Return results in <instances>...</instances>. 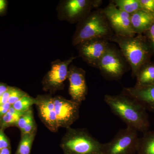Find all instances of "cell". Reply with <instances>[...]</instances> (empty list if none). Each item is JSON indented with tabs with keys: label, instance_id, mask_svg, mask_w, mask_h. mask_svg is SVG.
<instances>
[{
	"label": "cell",
	"instance_id": "cell-18",
	"mask_svg": "<svg viewBox=\"0 0 154 154\" xmlns=\"http://www.w3.org/2000/svg\"><path fill=\"white\" fill-rule=\"evenodd\" d=\"M25 112L15 110L12 105L0 120V128L3 130L11 126H16L21 116Z\"/></svg>",
	"mask_w": 154,
	"mask_h": 154
},
{
	"label": "cell",
	"instance_id": "cell-9",
	"mask_svg": "<svg viewBox=\"0 0 154 154\" xmlns=\"http://www.w3.org/2000/svg\"><path fill=\"white\" fill-rule=\"evenodd\" d=\"M53 99L59 128L71 127L79 117L81 105L60 96H56Z\"/></svg>",
	"mask_w": 154,
	"mask_h": 154
},
{
	"label": "cell",
	"instance_id": "cell-15",
	"mask_svg": "<svg viewBox=\"0 0 154 154\" xmlns=\"http://www.w3.org/2000/svg\"><path fill=\"white\" fill-rule=\"evenodd\" d=\"M154 21V16L142 10L131 15V22L135 34L145 33Z\"/></svg>",
	"mask_w": 154,
	"mask_h": 154
},
{
	"label": "cell",
	"instance_id": "cell-30",
	"mask_svg": "<svg viewBox=\"0 0 154 154\" xmlns=\"http://www.w3.org/2000/svg\"><path fill=\"white\" fill-rule=\"evenodd\" d=\"M9 87L3 83H0V96L8 90Z\"/></svg>",
	"mask_w": 154,
	"mask_h": 154
},
{
	"label": "cell",
	"instance_id": "cell-5",
	"mask_svg": "<svg viewBox=\"0 0 154 154\" xmlns=\"http://www.w3.org/2000/svg\"><path fill=\"white\" fill-rule=\"evenodd\" d=\"M137 131L130 127L120 130L112 140L103 143L102 154H135L137 151Z\"/></svg>",
	"mask_w": 154,
	"mask_h": 154
},
{
	"label": "cell",
	"instance_id": "cell-31",
	"mask_svg": "<svg viewBox=\"0 0 154 154\" xmlns=\"http://www.w3.org/2000/svg\"><path fill=\"white\" fill-rule=\"evenodd\" d=\"M6 2L4 0H0V13L2 12L5 8Z\"/></svg>",
	"mask_w": 154,
	"mask_h": 154
},
{
	"label": "cell",
	"instance_id": "cell-21",
	"mask_svg": "<svg viewBox=\"0 0 154 154\" xmlns=\"http://www.w3.org/2000/svg\"><path fill=\"white\" fill-rule=\"evenodd\" d=\"M36 98H33L27 94L12 106L15 110L24 112L29 110L33 105H36Z\"/></svg>",
	"mask_w": 154,
	"mask_h": 154
},
{
	"label": "cell",
	"instance_id": "cell-2",
	"mask_svg": "<svg viewBox=\"0 0 154 154\" xmlns=\"http://www.w3.org/2000/svg\"><path fill=\"white\" fill-rule=\"evenodd\" d=\"M117 43L120 52L131 69L133 78L144 65L150 61L153 53L146 36L142 34L135 36H122L115 34L109 39Z\"/></svg>",
	"mask_w": 154,
	"mask_h": 154
},
{
	"label": "cell",
	"instance_id": "cell-29",
	"mask_svg": "<svg viewBox=\"0 0 154 154\" xmlns=\"http://www.w3.org/2000/svg\"><path fill=\"white\" fill-rule=\"evenodd\" d=\"M11 106V105H10L8 102L0 106V120L8 112Z\"/></svg>",
	"mask_w": 154,
	"mask_h": 154
},
{
	"label": "cell",
	"instance_id": "cell-12",
	"mask_svg": "<svg viewBox=\"0 0 154 154\" xmlns=\"http://www.w3.org/2000/svg\"><path fill=\"white\" fill-rule=\"evenodd\" d=\"M109 45L106 39H93L85 42L79 45L80 54L87 63L97 68Z\"/></svg>",
	"mask_w": 154,
	"mask_h": 154
},
{
	"label": "cell",
	"instance_id": "cell-13",
	"mask_svg": "<svg viewBox=\"0 0 154 154\" xmlns=\"http://www.w3.org/2000/svg\"><path fill=\"white\" fill-rule=\"evenodd\" d=\"M102 2L100 0H69L65 2L63 10L67 19L76 20L87 16L93 9L97 8Z\"/></svg>",
	"mask_w": 154,
	"mask_h": 154
},
{
	"label": "cell",
	"instance_id": "cell-3",
	"mask_svg": "<svg viewBox=\"0 0 154 154\" xmlns=\"http://www.w3.org/2000/svg\"><path fill=\"white\" fill-rule=\"evenodd\" d=\"M112 30L102 10L91 11L80 24L73 38V44L96 39H109L113 36Z\"/></svg>",
	"mask_w": 154,
	"mask_h": 154
},
{
	"label": "cell",
	"instance_id": "cell-22",
	"mask_svg": "<svg viewBox=\"0 0 154 154\" xmlns=\"http://www.w3.org/2000/svg\"><path fill=\"white\" fill-rule=\"evenodd\" d=\"M34 120L33 109L31 107L29 110L25 111L20 117L16 126L19 128L20 131H22L28 123Z\"/></svg>",
	"mask_w": 154,
	"mask_h": 154
},
{
	"label": "cell",
	"instance_id": "cell-10",
	"mask_svg": "<svg viewBox=\"0 0 154 154\" xmlns=\"http://www.w3.org/2000/svg\"><path fill=\"white\" fill-rule=\"evenodd\" d=\"M85 75V72L81 68L73 65L69 68V93L72 100L80 105L85 100L88 94Z\"/></svg>",
	"mask_w": 154,
	"mask_h": 154
},
{
	"label": "cell",
	"instance_id": "cell-23",
	"mask_svg": "<svg viewBox=\"0 0 154 154\" xmlns=\"http://www.w3.org/2000/svg\"><path fill=\"white\" fill-rule=\"evenodd\" d=\"M27 93L17 88L12 87L8 102L11 105H14L23 96L27 95Z\"/></svg>",
	"mask_w": 154,
	"mask_h": 154
},
{
	"label": "cell",
	"instance_id": "cell-1",
	"mask_svg": "<svg viewBox=\"0 0 154 154\" xmlns=\"http://www.w3.org/2000/svg\"><path fill=\"white\" fill-rule=\"evenodd\" d=\"M104 101L113 114L119 117L127 126L144 133L150 127L146 110L136 100L124 94L105 95Z\"/></svg>",
	"mask_w": 154,
	"mask_h": 154
},
{
	"label": "cell",
	"instance_id": "cell-8",
	"mask_svg": "<svg viewBox=\"0 0 154 154\" xmlns=\"http://www.w3.org/2000/svg\"><path fill=\"white\" fill-rule=\"evenodd\" d=\"M102 11L115 35L122 36L135 35L131 22V15L118 8L112 3Z\"/></svg>",
	"mask_w": 154,
	"mask_h": 154
},
{
	"label": "cell",
	"instance_id": "cell-16",
	"mask_svg": "<svg viewBox=\"0 0 154 154\" xmlns=\"http://www.w3.org/2000/svg\"><path fill=\"white\" fill-rule=\"evenodd\" d=\"M135 86L149 85L154 84V63L150 62L144 65L136 75Z\"/></svg>",
	"mask_w": 154,
	"mask_h": 154
},
{
	"label": "cell",
	"instance_id": "cell-11",
	"mask_svg": "<svg viewBox=\"0 0 154 154\" xmlns=\"http://www.w3.org/2000/svg\"><path fill=\"white\" fill-rule=\"evenodd\" d=\"M53 97L51 94L38 95L36 98V106L38 116L42 123L50 131L53 133L58 130Z\"/></svg>",
	"mask_w": 154,
	"mask_h": 154
},
{
	"label": "cell",
	"instance_id": "cell-20",
	"mask_svg": "<svg viewBox=\"0 0 154 154\" xmlns=\"http://www.w3.org/2000/svg\"><path fill=\"white\" fill-rule=\"evenodd\" d=\"M36 133L21 135L17 152L15 154H30L32 145Z\"/></svg>",
	"mask_w": 154,
	"mask_h": 154
},
{
	"label": "cell",
	"instance_id": "cell-19",
	"mask_svg": "<svg viewBox=\"0 0 154 154\" xmlns=\"http://www.w3.org/2000/svg\"><path fill=\"white\" fill-rule=\"evenodd\" d=\"M113 3L118 8L130 15L142 10L139 0H115Z\"/></svg>",
	"mask_w": 154,
	"mask_h": 154
},
{
	"label": "cell",
	"instance_id": "cell-6",
	"mask_svg": "<svg viewBox=\"0 0 154 154\" xmlns=\"http://www.w3.org/2000/svg\"><path fill=\"white\" fill-rule=\"evenodd\" d=\"M125 58L122 54L109 45L100 60L97 68L107 79L117 80L124 74L125 69Z\"/></svg>",
	"mask_w": 154,
	"mask_h": 154
},
{
	"label": "cell",
	"instance_id": "cell-17",
	"mask_svg": "<svg viewBox=\"0 0 154 154\" xmlns=\"http://www.w3.org/2000/svg\"><path fill=\"white\" fill-rule=\"evenodd\" d=\"M137 154H154V130L147 131L139 139Z\"/></svg>",
	"mask_w": 154,
	"mask_h": 154
},
{
	"label": "cell",
	"instance_id": "cell-27",
	"mask_svg": "<svg viewBox=\"0 0 154 154\" xmlns=\"http://www.w3.org/2000/svg\"><path fill=\"white\" fill-rule=\"evenodd\" d=\"M146 37L151 46L154 53V21L150 26L148 30L145 33Z\"/></svg>",
	"mask_w": 154,
	"mask_h": 154
},
{
	"label": "cell",
	"instance_id": "cell-24",
	"mask_svg": "<svg viewBox=\"0 0 154 154\" xmlns=\"http://www.w3.org/2000/svg\"><path fill=\"white\" fill-rule=\"evenodd\" d=\"M141 9L154 16V0H139Z\"/></svg>",
	"mask_w": 154,
	"mask_h": 154
},
{
	"label": "cell",
	"instance_id": "cell-32",
	"mask_svg": "<svg viewBox=\"0 0 154 154\" xmlns=\"http://www.w3.org/2000/svg\"><path fill=\"white\" fill-rule=\"evenodd\" d=\"M0 154H11V147L2 149L0 151Z\"/></svg>",
	"mask_w": 154,
	"mask_h": 154
},
{
	"label": "cell",
	"instance_id": "cell-14",
	"mask_svg": "<svg viewBox=\"0 0 154 154\" xmlns=\"http://www.w3.org/2000/svg\"><path fill=\"white\" fill-rule=\"evenodd\" d=\"M122 94L136 100L146 110L154 113V84L124 88Z\"/></svg>",
	"mask_w": 154,
	"mask_h": 154
},
{
	"label": "cell",
	"instance_id": "cell-26",
	"mask_svg": "<svg viewBox=\"0 0 154 154\" xmlns=\"http://www.w3.org/2000/svg\"><path fill=\"white\" fill-rule=\"evenodd\" d=\"M36 131H37V126H36L35 120H34L28 123L22 131H21V135L36 133Z\"/></svg>",
	"mask_w": 154,
	"mask_h": 154
},
{
	"label": "cell",
	"instance_id": "cell-7",
	"mask_svg": "<svg viewBox=\"0 0 154 154\" xmlns=\"http://www.w3.org/2000/svg\"><path fill=\"white\" fill-rule=\"evenodd\" d=\"M76 58L72 57L67 60L54 62L51 69L42 80L43 90L51 94L62 90L64 82L68 77L69 66Z\"/></svg>",
	"mask_w": 154,
	"mask_h": 154
},
{
	"label": "cell",
	"instance_id": "cell-28",
	"mask_svg": "<svg viewBox=\"0 0 154 154\" xmlns=\"http://www.w3.org/2000/svg\"><path fill=\"white\" fill-rule=\"evenodd\" d=\"M12 87H9L8 90L0 96V106L8 103Z\"/></svg>",
	"mask_w": 154,
	"mask_h": 154
},
{
	"label": "cell",
	"instance_id": "cell-4",
	"mask_svg": "<svg viewBox=\"0 0 154 154\" xmlns=\"http://www.w3.org/2000/svg\"><path fill=\"white\" fill-rule=\"evenodd\" d=\"M103 143L85 129L67 128L60 144L63 154H102Z\"/></svg>",
	"mask_w": 154,
	"mask_h": 154
},
{
	"label": "cell",
	"instance_id": "cell-25",
	"mask_svg": "<svg viewBox=\"0 0 154 154\" xmlns=\"http://www.w3.org/2000/svg\"><path fill=\"white\" fill-rule=\"evenodd\" d=\"M10 147H11V143L8 138L5 134L4 130L0 128V151Z\"/></svg>",
	"mask_w": 154,
	"mask_h": 154
}]
</instances>
